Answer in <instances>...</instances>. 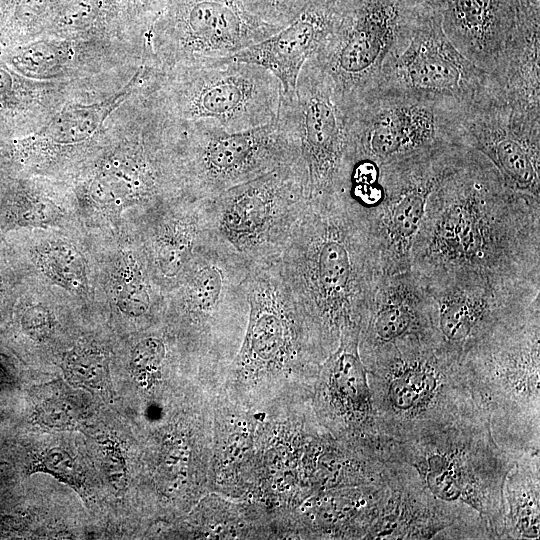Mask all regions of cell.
<instances>
[{
  "label": "cell",
  "mask_w": 540,
  "mask_h": 540,
  "mask_svg": "<svg viewBox=\"0 0 540 540\" xmlns=\"http://www.w3.org/2000/svg\"><path fill=\"white\" fill-rule=\"evenodd\" d=\"M193 454L190 434L173 433L165 437L154 473L155 485L160 494L172 498L186 486Z\"/></svg>",
  "instance_id": "obj_30"
},
{
  "label": "cell",
  "mask_w": 540,
  "mask_h": 540,
  "mask_svg": "<svg viewBox=\"0 0 540 540\" xmlns=\"http://www.w3.org/2000/svg\"><path fill=\"white\" fill-rule=\"evenodd\" d=\"M428 290L437 344L460 361L495 332L540 309V293L464 285Z\"/></svg>",
  "instance_id": "obj_20"
},
{
  "label": "cell",
  "mask_w": 540,
  "mask_h": 540,
  "mask_svg": "<svg viewBox=\"0 0 540 540\" xmlns=\"http://www.w3.org/2000/svg\"><path fill=\"white\" fill-rule=\"evenodd\" d=\"M432 6L424 0H335L328 34L311 59L348 115L378 89Z\"/></svg>",
  "instance_id": "obj_6"
},
{
  "label": "cell",
  "mask_w": 540,
  "mask_h": 540,
  "mask_svg": "<svg viewBox=\"0 0 540 540\" xmlns=\"http://www.w3.org/2000/svg\"><path fill=\"white\" fill-rule=\"evenodd\" d=\"M168 355L167 341L160 336L151 334L138 341L130 358L134 381L145 390L154 388L163 378Z\"/></svg>",
  "instance_id": "obj_33"
},
{
  "label": "cell",
  "mask_w": 540,
  "mask_h": 540,
  "mask_svg": "<svg viewBox=\"0 0 540 540\" xmlns=\"http://www.w3.org/2000/svg\"><path fill=\"white\" fill-rule=\"evenodd\" d=\"M280 29L250 14L241 0H163L145 34L143 65L164 70L212 63Z\"/></svg>",
  "instance_id": "obj_12"
},
{
  "label": "cell",
  "mask_w": 540,
  "mask_h": 540,
  "mask_svg": "<svg viewBox=\"0 0 540 540\" xmlns=\"http://www.w3.org/2000/svg\"><path fill=\"white\" fill-rule=\"evenodd\" d=\"M366 369L378 428L386 439L406 441L488 420L464 363L435 342L405 347Z\"/></svg>",
  "instance_id": "obj_5"
},
{
  "label": "cell",
  "mask_w": 540,
  "mask_h": 540,
  "mask_svg": "<svg viewBox=\"0 0 540 540\" xmlns=\"http://www.w3.org/2000/svg\"><path fill=\"white\" fill-rule=\"evenodd\" d=\"M178 122V164L192 199H212L298 161L293 129L280 111L272 122L235 132L209 120Z\"/></svg>",
  "instance_id": "obj_10"
},
{
  "label": "cell",
  "mask_w": 540,
  "mask_h": 540,
  "mask_svg": "<svg viewBox=\"0 0 540 540\" xmlns=\"http://www.w3.org/2000/svg\"><path fill=\"white\" fill-rule=\"evenodd\" d=\"M387 462L408 467L453 517L461 539H502L503 488L514 457L489 421L471 420L406 440L389 439Z\"/></svg>",
  "instance_id": "obj_4"
},
{
  "label": "cell",
  "mask_w": 540,
  "mask_h": 540,
  "mask_svg": "<svg viewBox=\"0 0 540 540\" xmlns=\"http://www.w3.org/2000/svg\"><path fill=\"white\" fill-rule=\"evenodd\" d=\"M277 264L327 356L360 330L383 276L365 212L345 194L308 202Z\"/></svg>",
  "instance_id": "obj_2"
},
{
  "label": "cell",
  "mask_w": 540,
  "mask_h": 540,
  "mask_svg": "<svg viewBox=\"0 0 540 540\" xmlns=\"http://www.w3.org/2000/svg\"><path fill=\"white\" fill-rule=\"evenodd\" d=\"M461 128L508 190L540 203V113L477 97L466 107Z\"/></svg>",
  "instance_id": "obj_18"
},
{
  "label": "cell",
  "mask_w": 540,
  "mask_h": 540,
  "mask_svg": "<svg viewBox=\"0 0 540 540\" xmlns=\"http://www.w3.org/2000/svg\"><path fill=\"white\" fill-rule=\"evenodd\" d=\"M521 0H436L432 6L452 44L489 72L516 20Z\"/></svg>",
  "instance_id": "obj_23"
},
{
  "label": "cell",
  "mask_w": 540,
  "mask_h": 540,
  "mask_svg": "<svg viewBox=\"0 0 540 540\" xmlns=\"http://www.w3.org/2000/svg\"><path fill=\"white\" fill-rule=\"evenodd\" d=\"M143 67L120 90L105 99L71 101L63 105L41 128L17 142L20 158L44 166L60 156H69L76 148L101 141L109 116L135 90Z\"/></svg>",
  "instance_id": "obj_22"
},
{
  "label": "cell",
  "mask_w": 540,
  "mask_h": 540,
  "mask_svg": "<svg viewBox=\"0 0 540 540\" xmlns=\"http://www.w3.org/2000/svg\"><path fill=\"white\" fill-rule=\"evenodd\" d=\"M62 369L67 381L76 387L103 390L108 384L107 357L95 348H74L64 358Z\"/></svg>",
  "instance_id": "obj_32"
},
{
  "label": "cell",
  "mask_w": 540,
  "mask_h": 540,
  "mask_svg": "<svg viewBox=\"0 0 540 540\" xmlns=\"http://www.w3.org/2000/svg\"><path fill=\"white\" fill-rule=\"evenodd\" d=\"M255 428L253 408L215 395L209 492L234 501L244 499L253 465Z\"/></svg>",
  "instance_id": "obj_25"
},
{
  "label": "cell",
  "mask_w": 540,
  "mask_h": 540,
  "mask_svg": "<svg viewBox=\"0 0 540 540\" xmlns=\"http://www.w3.org/2000/svg\"><path fill=\"white\" fill-rule=\"evenodd\" d=\"M159 209L149 237V257L154 274L164 283H177L198 252L211 241L206 200L184 197Z\"/></svg>",
  "instance_id": "obj_27"
},
{
  "label": "cell",
  "mask_w": 540,
  "mask_h": 540,
  "mask_svg": "<svg viewBox=\"0 0 540 540\" xmlns=\"http://www.w3.org/2000/svg\"><path fill=\"white\" fill-rule=\"evenodd\" d=\"M485 76L452 44L432 7L405 50L384 69L376 92L469 105L480 93Z\"/></svg>",
  "instance_id": "obj_17"
},
{
  "label": "cell",
  "mask_w": 540,
  "mask_h": 540,
  "mask_svg": "<svg viewBox=\"0 0 540 540\" xmlns=\"http://www.w3.org/2000/svg\"><path fill=\"white\" fill-rule=\"evenodd\" d=\"M359 331L340 336L322 362L310 404L318 422L337 440L383 459L368 371L359 355Z\"/></svg>",
  "instance_id": "obj_16"
},
{
  "label": "cell",
  "mask_w": 540,
  "mask_h": 540,
  "mask_svg": "<svg viewBox=\"0 0 540 540\" xmlns=\"http://www.w3.org/2000/svg\"><path fill=\"white\" fill-rule=\"evenodd\" d=\"M36 266L55 284L74 294L86 291L84 259L71 244L63 241L43 243L32 253Z\"/></svg>",
  "instance_id": "obj_29"
},
{
  "label": "cell",
  "mask_w": 540,
  "mask_h": 540,
  "mask_svg": "<svg viewBox=\"0 0 540 540\" xmlns=\"http://www.w3.org/2000/svg\"><path fill=\"white\" fill-rule=\"evenodd\" d=\"M328 0H241L243 7L261 21L284 28L306 8Z\"/></svg>",
  "instance_id": "obj_34"
},
{
  "label": "cell",
  "mask_w": 540,
  "mask_h": 540,
  "mask_svg": "<svg viewBox=\"0 0 540 540\" xmlns=\"http://www.w3.org/2000/svg\"><path fill=\"white\" fill-rule=\"evenodd\" d=\"M335 0L306 8L295 20L266 39L221 59L256 64L280 82L284 97H293L303 65L328 34Z\"/></svg>",
  "instance_id": "obj_24"
},
{
  "label": "cell",
  "mask_w": 540,
  "mask_h": 540,
  "mask_svg": "<svg viewBox=\"0 0 540 540\" xmlns=\"http://www.w3.org/2000/svg\"><path fill=\"white\" fill-rule=\"evenodd\" d=\"M137 90L169 118L209 120L228 131H242L272 122L278 113L279 80L256 64L232 60L143 68Z\"/></svg>",
  "instance_id": "obj_8"
},
{
  "label": "cell",
  "mask_w": 540,
  "mask_h": 540,
  "mask_svg": "<svg viewBox=\"0 0 540 540\" xmlns=\"http://www.w3.org/2000/svg\"><path fill=\"white\" fill-rule=\"evenodd\" d=\"M468 105L455 101L376 92L347 115L348 165H381L447 145H468L461 122ZM469 146V145H468Z\"/></svg>",
  "instance_id": "obj_13"
},
{
  "label": "cell",
  "mask_w": 540,
  "mask_h": 540,
  "mask_svg": "<svg viewBox=\"0 0 540 540\" xmlns=\"http://www.w3.org/2000/svg\"><path fill=\"white\" fill-rule=\"evenodd\" d=\"M278 110L294 132L308 201L341 195L346 183L347 114L311 58L300 71L295 95H281Z\"/></svg>",
  "instance_id": "obj_15"
},
{
  "label": "cell",
  "mask_w": 540,
  "mask_h": 540,
  "mask_svg": "<svg viewBox=\"0 0 540 540\" xmlns=\"http://www.w3.org/2000/svg\"><path fill=\"white\" fill-rule=\"evenodd\" d=\"M426 342L437 343L427 286L411 270L382 276L360 323L358 348L365 367Z\"/></svg>",
  "instance_id": "obj_19"
},
{
  "label": "cell",
  "mask_w": 540,
  "mask_h": 540,
  "mask_svg": "<svg viewBox=\"0 0 540 540\" xmlns=\"http://www.w3.org/2000/svg\"><path fill=\"white\" fill-rule=\"evenodd\" d=\"M34 417L37 423L56 430H73L77 425L71 409L59 400L43 402Z\"/></svg>",
  "instance_id": "obj_36"
},
{
  "label": "cell",
  "mask_w": 540,
  "mask_h": 540,
  "mask_svg": "<svg viewBox=\"0 0 540 540\" xmlns=\"http://www.w3.org/2000/svg\"><path fill=\"white\" fill-rule=\"evenodd\" d=\"M424 1L429 3L431 6H433L436 2V0H424Z\"/></svg>",
  "instance_id": "obj_38"
},
{
  "label": "cell",
  "mask_w": 540,
  "mask_h": 540,
  "mask_svg": "<svg viewBox=\"0 0 540 540\" xmlns=\"http://www.w3.org/2000/svg\"><path fill=\"white\" fill-rule=\"evenodd\" d=\"M115 296L118 308L130 317H144L153 308L150 282L133 255H127L120 263Z\"/></svg>",
  "instance_id": "obj_31"
},
{
  "label": "cell",
  "mask_w": 540,
  "mask_h": 540,
  "mask_svg": "<svg viewBox=\"0 0 540 540\" xmlns=\"http://www.w3.org/2000/svg\"><path fill=\"white\" fill-rule=\"evenodd\" d=\"M22 327L27 335L35 341H43L52 332V315L46 308L35 306L28 309L23 315Z\"/></svg>",
  "instance_id": "obj_37"
},
{
  "label": "cell",
  "mask_w": 540,
  "mask_h": 540,
  "mask_svg": "<svg viewBox=\"0 0 540 540\" xmlns=\"http://www.w3.org/2000/svg\"><path fill=\"white\" fill-rule=\"evenodd\" d=\"M250 270L232 251L211 240L177 282L175 311L196 343L207 383L217 392L247 326Z\"/></svg>",
  "instance_id": "obj_9"
},
{
  "label": "cell",
  "mask_w": 540,
  "mask_h": 540,
  "mask_svg": "<svg viewBox=\"0 0 540 540\" xmlns=\"http://www.w3.org/2000/svg\"><path fill=\"white\" fill-rule=\"evenodd\" d=\"M540 310L500 329L463 358L496 443L540 454Z\"/></svg>",
  "instance_id": "obj_7"
},
{
  "label": "cell",
  "mask_w": 540,
  "mask_h": 540,
  "mask_svg": "<svg viewBox=\"0 0 540 540\" xmlns=\"http://www.w3.org/2000/svg\"><path fill=\"white\" fill-rule=\"evenodd\" d=\"M205 200L211 239L250 269L278 260L309 202L297 162Z\"/></svg>",
  "instance_id": "obj_11"
},
{
  "label": "cell",
  "mask_w": 540,
  "mask_h": 540,
  "mask_svg": "<svg viewBox=\"0 0 540 540\" xmlns=\"http://www.w3.org/2000/svg\"><path fill=\"white\" fill-rule=\"evenodd\" d=\"M101 99L98 90L85 84L21 76L0 58V129L22 130L25 137L41 128L66 103Z\"/></svg>",
  "instance_id": "obj_26"
},
{
  "label": "cell",
  "mask_w": 540,
  "mask_h": 540,
  "mask_svg": "<svg viewBox=\"0 0 540 540\" xmlns=\"http://www.w3.org/2000/svg\"><path fill=\"white\" fill-rule=\"evenodd\" d=\"M502 539H538L540 530V454L515 459L503 488Z\"/></svg>",
  "instance_id": "obj_28"
},
{
  "label": "cell",
  "mask_w": 540,
  "mask_h": 540,
  "mask_svg": "<svg viewBox=\"0 0 540 540\" xmlns=\"http://www.w3.org/2000/svg\"><path fill=\"white\" fill-rule=\"evenodd\" d=\"M247 296L245 333L219 393L246 408L310 399L327 355L277 261L250 270Z\"/></svg>",
  "instance_id": "obj_3"
},
{
  "label": "cell",
  "mask_w": 540,
  "mask_h": 540,
  "mask_svg": "<svg viewBox=\"0 0 540 540\" xmlns=\"http://www.w3.org/2000/svg\"><path fill=\"white\" fill-rule=\"evenodd\" d=\"M468 145H447L378 165L379 201L365 212L383 276L411 269L428 200L464 161Z\"/></svg>",
  "instance_id": "obj_14"
},
{
  "label": "cell",
  "mask_w": 540,
  "mask_h": 540,
  "mask_svg": "<svg viewBox=\"0 0 540 540\" xmlns=\"http://www.w3.org/2000/svg\"><path fill=\"white\" fill-rule=\"evenodd\" d=\"M540 0H521L514 26L477 97L540 113Z\"/></svg>",
  "instance_id": "obj_21"
},
{
  "label": "cell",
  "mask_w": 540,
  "mask_h": 540,
  "mask_svg": "<svg viewBox=\"0 0 540 540\" xmlns=\"http://www.w3.org/2000/svg\"><path fill=\"white\" fill-rule=\"evenodd\" d=\"M33 471L51 474L75 489L83 487V477L78 466L73 458L59 447L44 451L36 460Z\"/></svg>",
  "instance_id": "obj_35"
},
{
  "label": "cell",
  "mask_w": 540,
  "mask_h": 540,
  "mask_svg": "<svg viewBox=\"0 0 540 540\" xmlns=\"http://www.w3.org/2000/svg\"><path fill=\"white\" fill-rule=\"evenodd\" d=\"M410 270L429 289L540 293V203L508 190L471 148L431 194Z\"/></svg>",
  "instance_id": "obj_1"
}]
</instances>
